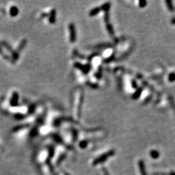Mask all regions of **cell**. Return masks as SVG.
<instances>
[{"mask_svg": "<svg viewBox=\"0 0 175 175\" xmlns=\"http://www.w3.org/2000/svg\"><path fill=\"white\" fill-rule=\"evenodd\" d=\"M103 171L104 175H110V174L108 173V171L107 170V169H106V168H103Z\"/></svg>", "mask_w": 175, "mask_h": 175, "instance_id": "22", "label": "cell"}, {"mask_svg": "<svg viewBox=\"0 0 175 175\" xmlns=\"http://www.w3.org/2000/svg\"><path fill=\"white\" fill-rule=\"evenodd\" d=\"M0 55H3V51L2 47H1V44H0Z\"/></svg>", "mask_w": 175, "mask_h": 175, "instance_id": "23", "label": "cell"}, {"mask_svg": "<svg viewBox=\"0 0 175 175\" xmlns=\"http://www.w3.org/2000/svg\"><path fill=\"white\" fill-rule=\"evenodd\" d=\"M65 158H66V154H62V155H61V156L58 158V160H57V165H59V164H60L61 163V162L62 161L64 160L65 159Z\"/></svg>", "mask_w": 175, "mask_h": 175, "instance_id": "13", "label": "cell"}, {"mask_svg": "<svg viewBox=\"0 0 175 175\" xmlns=\"http://www.w3.org/2000/svg\"><path fill=\"white\" fill-rule=\"evenodd\" d=\"M167 3L168 4V7H169V9L170 10V11H173V6L170 5L171 2H170V1H167Z\"/></svg>", "mask_w": 175, "mask_h": 175, "instance_id": "21", "label": "cell"}, {"mask_svg": "<svg viewBox=\"0 0 175 175\" xmlns=\"http://www.w3.org/2000/svg\"><path fill=\"white\" fill-rule=\"evenodd\" d=\"M1 43L3 44V46H4V47H5L6 48L8 51H9L10 53H12L13 52H14V51L12 50V47H10V46L9 44L7 42H5V41H3L2 42H1Z\"/></svg>", "mask_w": 175, "mask_h": 175, "instance_id": "9", "label": "cell"}, {"mask_svg": "<svg viewBox=\"0 0 175 175\" xmlns=\"http://www.w3.org/2000/svg\"><path fill=\"white\" fill-rule=\"evenodd\" d=\"M53 138L55 139V141L56 142L58 143H62V139H61L58 136H53Z\"/></svg>", "mask_w": 175, "mask_h": 175, "instance_id": "17", "label": "cell"}, {"mask_svg": "<svg viewBox=\"0 0 175 175\" xmlns=\"http://www.w3.org/2000/svg\"><path fill=\"white\" fill-rule=\"evenodd\" d=\"M69 29L70 31V41L71 42L73 43L76 40V31H75V25L73 24H70L69 25Z\"/></svg>", "mask_w": 175, "mask_h": 175, "instance_id": "2", "label": "cell"}, {"mask_svg": "<svg viewBox=\"0 0 175 175\" xmlns=\"http://www.w3.org/2000/svg\"><path fill=\"white\" fill-rule=\"evenodd\" d=\"M28 127V125H20V126H17L16 127L13 128V132H17V131H19L22 128H26Z\"/></svg>", "mask_w": 175, "mask_h": 175, "instance_id": "10", "label": "cell"}, {"mask_svg": "<svg viewBox=\"0 0 175 175\" xmlns=\"http://www.w3.org/2000/svg\"><path fill=\"white\" fill-rule=\"evenodd\" d=\"M110 8V3H106L105 4H104L103 6L102 7V9L104 10V11H108V9Z\"/></svg>", "mask_w": 175, "mask_h": 175, "instance_id": "14", "label": "cell"}, {"mask_svg": "<svg viewBox=\"0 0 175 175\" xmlns=\"http://www.w3.org/2000/svg\"><path fill=\"white\" fill-rule=\"evenodd\" d=\"M106 28H107V30H108V33L110 34L111 35L114 34V30H113L112 27V25H108Z\"/></svg>", "mask_w": 175, "mask_h": 175, "instance_id": "15", "label": "cell"}, {"mask_svg": "<svg viewBox=\"0 0 175 175\" xmlns=\"http://www.w3.org/2000/svg\"><path fill=\"white\" fill-rule=\"evenodd\" d=\"M88 142H87V141H82V142H80L79 143V147L81 148V149H84V148H86L88 145Z\"/></svg>", "mask_w": 175, "mask_h": 175, "instance_id": "12", "label": "cell"}, {"mask_svg": "<svg viewBox=\"0 0 175 175\" xmlns=\"http://www.w3.org/2000/svg\"><path fill=\"white\" fill-rule=\"evenodd\" d=\"M169 79L170 81H174L175 80V73H171L169 77Z\"/></svg>", "mask_w": 175, "mask_h": 175, "instance_id": "18", "label": "cell"}, {"mask_svg": "<svg viewBox=\"0 0 175 175\" xmlns=\"http://www.w3.org/2000/svg\"><path fill=\"white\" fill-rule=\"evenodd\" d=\"M56 19V11L55 10H52L51 12L50 16H49V22L51 24H54L55 22Z\"/></svg>", "mask_w": 175, "mask_h": 175, "instance_id": "6", "label": "cell"}, {"mask_svg": "<svg viewBox=\"0 0 175 175\" xmlns=\"http://www.w3.org/2000/svg\"><path fill=\"white\" fill-rule=\"evenodd\" d=\"M151 156L152 158H157L159 157V153L158 152L156 151H152L151 152Z\"/></svg>", "mask_w": 175, "mask_h": 175, "instance_id": "11", "label": "cell"}, {"mask_svg": "<svg viewBox=\"0 0 175 175\" xmlns=\"http://www.w3.org/2000/svg\"><path fill=\"white\" fill-rule=\"evenodd\" d=\"M147 4V2L145 1H139V6L141 7H143L145 6V5Z\"/></svg>", "mask_w": 175, "mask_h": 175, "instance_id": "20", "label": "cell"}, {"mask_svg": "<svg viewBox=\"0 0 175 175\" xmlns=\"http://www.w3.org/2000/svg\"><path fill=\"white\" fill-rule=\"evenodd\" d=\"M139 167L142 175H147L146 172H145V164L143 160H140L139 161Z\"/></svg>", "mask_w": 175, "mask_h": 175, "instance_id": "5", "label": "cell"}, {"mask_svg": "<svg viewBox=\"0 0 175 175\" xmlns=\"http://www.w3.org/2000/svg\"><path fill=\"white\" fill-rule=\"evenodd\" d=\"M141 91H142V90H141V89H139V90H137V91L136 92V94H134V98H135V99L137 98V97H138L139 96V95H140Z\"/></svg>", "mask_w": 175, "mask_h": 175, "instance_id": "19", "label": "cell"}, {"mask_svg": "<svg viewBox=\"0 0 175 175\" xmlns=\"http://www.w3.org/2000/svg\"><path fill=\"white\" fill-rule=\"evenodd\" d=\"M26 43H27L26 40H23L21 42V43H19V46H18V49H17V52H18V53L19 52V51H21L24 49L25 46L26 45Z\"/></svg>", "mask_w": 175, "mask_h": 175, "instance_id": "8", "label": "cell"}, {"mask_svg": "<svg viewBox=\"0 0 175 175\" xmlns=\"http://www.w3.org/2000/svg\"><path fill=\"white\" fill-rule=\"evenodd\" d=\"M18 94L17 92H14L12 94V98L10 101V106H16L18 105Z\"/></svg>", "mask_w": 175, "mask_h": 175, "instance_id": "3", "label": "cell"}, {"mask_svg": "<svg viewBox=\"0 0 175 175\" xmlns=\"http://www.w3.org/2000/svg\"><path fill=\"white\" fill-rule=\"evenodd\" d=\"M49 156L50 158L51 157H53V154H54V148L52 147H49Z\"/></svg>", "mask_w": 175, "mask_h": 175, "instance_id": "16", "label": "cell"}, {"mask_svg": "<svg viewBox=\"0 0 175 175\" xmlns=\"http://www.w3.org/2000/svg\"><path fill=\"white\" fill-rule=\"evenodd\" d=\"M101 11V8L100 7H95L93 9L91 10V11L89 13V15L90 16H95L98 14L99 12Z\"/></svg>", "mask_w": 175, "mask_h": 175, "instance_id": "7", "label": "cell"}, {"mask_svg": "<svg viewBox=\"0 0 175 175\" xmlns=\"http://www.w3.org/2000/svg\"><path fill=\"white\" fill-rule=\"evenodd\" d=\"M114 154H115V151L114 150H111L110 151H108V152H106V153L103 154V155H101V156L98 157L97 158H96L94 161L93 166H96V165H98V164H100V163H104L108 158L112 156Z\"/></svg>", "mask_w": 175, "mask_h": 175, "instance_id": "1", "label": "cell"}, {"mask_svg": "<svg viewBox=\"0 0 175 175\" xmlns=\"http://www.w3.org/2000/svg\"><path fill=\"white\" fill-rule=\"evenodd\" d=\"M18 9L15 6H12L10 9V14L12 17L16 16L18 14Z\"/></svg>", "mask_w": 175, "mask_h": 175, "instance_id": "4", "label": "cell"}, {"mask_svg": "<svg viewBox=\"0 0 175 175\" xmlns=\"http://www.w3.org/2000/svg\"><path fill=\"white\" fill-rule=\"evenodd\" d=\"M170 175H175V173H171Z\"/></svg>", "mask_w": 175, "mask_h": 175, "instance_id": "25", "label": "cell"}, {"mask_svg": "<svg viewBox=\"0 0 175 175\" xmlns=\"http://www.w3.org/2000/svg\"><path fill=\"white\" fill-rule=\"evenodd\" d=\"M171 23H172V24H175V19H172V22H171Z\"/></svg>", "mask_w": 175, "mask_h": 175, "instance_id": "24", "label": "cell"}]
</instances>
